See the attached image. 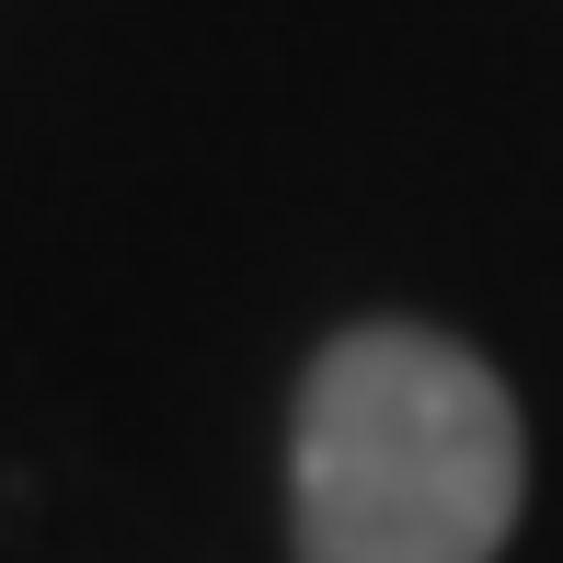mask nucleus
I'll use <instances>...</instances> for the list:
<instances>
[{"label":"nucleus","instance_id":"f257e3e1","mask_svg":"<svg viewBox=\"0 0 563 563\" xmlns=\"http://www.w3.org/2000/svg\"><path fill=\"white\" fill-rule=\"evenodd\" d=\"M529 506L506 379L460 334L356 322L311 356L288 426L299 563H495Z\"/></svg>","mask_w":563,"mask_h":563}]
</instances>
